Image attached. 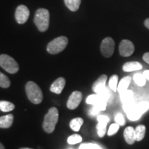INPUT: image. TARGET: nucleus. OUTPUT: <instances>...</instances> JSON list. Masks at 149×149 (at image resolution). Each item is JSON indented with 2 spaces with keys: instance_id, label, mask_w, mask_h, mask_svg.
<instances>
[{
  "instance_id": "obj_17",
  "label": "nucleus",
  "mask_w": 149,
  "mask_h": 149,
  "mask_svg": "<svg viewBox=\"0 0 149 149\" xmlns=\"http://www.w3.org/2000/svg\"><path fill=\"white\" fill-rule=\"evenodd\" d=\"M64 3L66 6L70 11L76 12L81 4V0H64Z\"/></svg>"
},
{
  "instance_id": "obj_29",
  "label": "nucleus",
  "mask_w": 149,
  "mask_h": 149,
  "mask_svg": "<svg viewBox=\"0 0 149 149\" xmlns=\"http://www.w3.org/2000/svg\"><path fill=\"white\" fill-rule=\"evenodd\" d=\"M110 89L111 88H108L107 87H105L103 90H102L101 92L99 93V95H100L101 97L105 99L106 100H107L108 102H109L110 99L112 97V93L111 92V91H110Z\"/></svg>"
},
{
  "instance_id": "obj_12",
  "label": "nucleus",
  "mask_w": 149,
  "mask_h": 149,
  "mask_svg": "<svg viewBox=\"0 0 149 149\" xmlns=\"http://www.w3.org/2000/svg\"><path fill=\"white\" fill-rule=\"evenodd\" d=\"M107 76L106 74H102L93 83V90L97 94H99L106 87V83L107 81Z\"/></svg>"
},
{
  "instance_id": "obj_27",
  "label": "nucleus",
  "mask_w": 149,
  "mask_h": 149,
  "mask_svg": "<svg viewBox=\"0 0 149 149\" xmlns=\"http://www.w3.org/2000/svg\"><path fill=\"white\" fill-rule=\"evenodd\" d=\"M133 79L135 81V82L139 86H143L146 84V79L145 78L143 74H136L134 75Z\"/></svg>"
},
{
  "instance_id": "obj_21",
  "label": "nucleus",
  "mask_w": 149,
  "mask_h": 149,
  "mask_svg": "<svg viewBox=\"0 0 149 149\" xmlns=\"http://www.w3.org/2000/svg\"><path fill=\"white\" fill-rule=\"evenodd\" d=\"M120 100L123 104L134 100V95L132 91L127 90L120 94Z\"/></svg>"
},
{
  "instance_id": "obj_16",
  "label": "nucleus",
  "mask_w": 149,
  "mask_h": 149,
  "mask_svg": "<svg viewBox=\"0 0 149 149\" xmlns=\"http://www.w3.org/2000/svg\"><path fill=\"white\" fill-rule=\"evenodd\" d=\"M131 81V77L130 76H126V77H123L120 81L119 82L118 86H117V91L120 94H122L124 91H127L129 84Z\"/></svg>"
},
{
  "instance_id": "obj_1",
  "label": "nucleus",
  "mask_w": 149,
  "mask_h": 149,
  "mask_svg": "<svg viewBox=\"0 0 149 149\" xmlns=\"http://www.w3.org/2000/svg\"><path fill=\"white\" fill-rule=\"evenodd\" d=\"M59 120V111L56 107H52L48 110L44 116L42 127L47 133H52L55 130L56 124Z\"/></svg>"
},
{
  "instance_id": "obj_30",
  "label": "nucleus",
  "mask_w": 149,
  "mask_h": 149,
  "mask_svg": "<svg viewBox=\"0 0 149 149\" xmlns=\"http://www.w3.org/2000/svg\"><path fill=\"white\" fill-rule=\"evenodd\" d=\"M107 104H108L107 100H106L105 99L102 98L100 97V100H99L97 103L93 106H96L97 108V109L100 110V111H105L106 109H107Z\"/></svg>"
},
{
  "instance_id": "obj_13",
  "label": "nucleus",
  "mask_w": 149,
  "mask_h": 149,
  "mask_svg": "<svg viewBox=\"0 0 149 149\" xmlns=\"http://www.w3.org/2000/svg\"><path fill=\"white\" fill-rule=\"evenodd\" d=\"M124 137L128 144H133L136 141L135 128L132 126L126 127L124 131Z\"/></svg>"
},
{
  "instance_id": "obj_5",
  "label": "nucleus",
  "mask_w": 149,
  "mask_h": 149,
  "mask_svg": "<svg viewBox=\"0 0 149 149\" xmlns=\"http://www.w3.org/2000/svg\"><path fill=\"white\" fill-rule=\"evenodd\" d=\"M0 66L8 73L15 74L19 70L18 63L12 57L6 54L0 55Z\"/></svg>"
},
{
  "instance_id": "obj_39",
  "label": "nucleus",
  "mask_w": 149,
  "mask_h": 149,
  "mask_svg": "<svg viewBox=\"0 0 149 149\" xmlns=\"http://www.w3.org/2000/svg\"><path fill=\"white\" fill-rule=\"evenodd\" d=\"M0 149H6L4 146H3V145L1 144H1H0Z\"/></svg>"
},
{
  "instance_id": "obj_18",
  "label": "nucleus",
  "mask_w": 149,
  "mask_h": 149,
  "mask_svg": "<svg viewBox=\"0 0 149 149\" xmlns=\"http://www.w3.org/2000/svg\"><path fill=\"white\" fill-rule=\"evenodd\" d=\"M84 123V120L81 117H76V118L72 119L70 122V127L73 131L77 132L79 131L82 126Z\"/></svg>"
},
{
  "instance_id": "obj_10",
  "label": "nucleus",
  "mask_w": 149,
  "mask_h": 149,
  "mask_svg": "<svg viewBox=\"0 0 149 149\" xmlns=\"http://www.w3.org/2000/svg\"><path fill=\"white\" fill-rule=\"evenodd\" d=\"M98 124L97 125V135L100 137H103L107 133V126L109 118L106 115H100L97 117Z\"/></svg>"
},
{
  "instance_id": "obj_9",
  "label": "nucleus",
  "mask_w": 149,
  "mask_h": 149,
  "mask_svg": "<svg viewBox=\"0 0 149 149\" xmlns=\"http://www.w3.org/2000/svg\"><path fill=\"white\" fill-rule=\"evenodd\" d=\"M82 100V93L79 91H74L70 95L68 101H67V107L70 110L77 109Z\"/></svg>"
},
{
  "instance_id": "obj_40",
  "label": "nucleus",
  "mask_w": 149,
  "mask_h": 149,
  "mask_svg": "<svg viewBox=\"0 0 149 149\" xmlns=\"http://www.w3.org/2000/svg\"><path fill=\"white\" fill-rule=\"evenodd\" d=\"M19 149H33V148H25V147H24V148H19Z\"/></svg>"
},
{
  "instance_id": "obj_38",
  "label": "nucleus",
  "mask_w": 149,
  "mask_h": 149,
  "mask_svg": "<svg viewBox=\"0 0 149 149\" xmlns=\"http://www.w3.org/2000/svg\"><path fill=\"white\" fill-rule=\"evenodd\" d=\"M144 26L147 28V29H149V18L146 19L144 21Z\"/></svg>"
},
{
  "instance_id": "obj_31",
  "label": "nucleus",
  "mask_w": 149,
  "mask_h": 149,
  "mask_svg": "<svg viewBox=\"0 0 149 149\" xmlns=\"http://www.w3.org/2000/svg\"><path fill=\"white\" fill-rule=\"evenodd\" d=\"M120 125L117 123H115V124H112L109 128V130H108V135L109 136H112L114 135L117 133L119 129H120Z\"/></svg>"
},
{
  "instance_id": "obj_26",
  "label": "nucleus",
  "mask_w": 149,
  "mask_h": 149,
  "mask_svg": "<svg viewBox=\"0 0 149 149\" xmlns=\"http://www.w3.org/2000/svg\"><path fill=\"white\" fill-rule=\"evenodd\" d=\"M136 109L141 115H143L145 112H146L149 109V102H142L136 105Z\"/></svg>"
},
{
  "instance_id": "obj_25",
  "label": "nucleus",
  "mask_w": 149,
  "mask_h": 149,
  "mask_svg": "<svg viewBox=\"0 0 149 149\" xmlns=\"http://www.w3.org/2000/svg\"><path fill=\"white\" fill-rule=\"evenodd\" d=\"M81 141H82V137L78 134H73V135L69 136L67 139V142L70 145L78 144V143L81 142Z\"/></svg>"
},
{
  "instance_id": "obj_3",
  "label": "nucleus",
  "mask_w": 149,
  "mask_h": 149,
  "mask_svg": "<svg viewBox=\"0 0 149 149\" xmlns=\"http://www.w3.org/2000/svg\"><path fill=\"white\" fill-rule=\"evenodd\" d=\"M25 89L29 101H31L33 104H39L42 102V91L36 83L33 81H29L26 84Z\"/></svg>"
},
{
  "instance_id": "obj_2",
  "label": "nucleus",
  "mask_w": 149,
  "mask_h": 149,
  "mask_svg": "<svg viewBox=\"0 0 149 149\" xmlns=\"http://www.w3.org/2000/svg\"><path fill=\"white\" fill-rule=\"evenodd\" d=\"M50 13L45 8L37 9L34 17V23L40 32H45L49 27Z\"/></svg>"
},
{
  "instance_id": "obj_14",
  "label": "nucleus",
  "mask_w": 149,
  "mask_h": 149,
  "mask_svg": "<svg viewBox=\"0 0 149 149\" xmlns=\"http://www.w3.org/2000/svg\"><path fill=\"white\" fill-rule=\"evenodd\" d=\"M142 68V65L138 61H128L123 65L122 69L124 72H133Z\"/></svg>"
},
{
  "instance_id": "obj_19",
  "label": "nucleus",
  "mask_w": 149,
  "mask_h": 149,
  "mask_svg": "<svg viewBox=\"0 0 149 149\" xmlns=\"http://www.w3.org/2000/svg\"><path fill=\"white\" fill-rule=\"evenodd\" d=\"M136 141H140L144 138L146 134V126L144 125H138L135 128Z\"/></svg>"
},
{
  "instance_id": "obj_34",
  "label": "nucleus",
  "mask_w": 149,
  "mask_h": 149,
  "mask_svg": "<svg viewBox=\"0 0 149 149\" xmlns=\"http://www.w3.org/2000/svg\"><path fill=\"white\" fill-rule=\"evenodd\" d=\"M115 123L118 124L120 126H124L126 124L125 119H124V115L121 113H118L116 115V116L115 117Z\"/></svg>"
},
{
  "instance_id": "obj_33",
  "label": "nucleus",
  "mask_w": 149,
  "mask_h": 149,
  "mask_svg": "<svg viewBox=\"0 0 149 149\" xmlns=\"http://www.w3.org/2000/svg\"><path fill=\"white\" fill-rule=\"evenodd\" d=\"M136 104L135 103V100H132V101L126 102V103L123 104V109L126 113L129 112L130 110H132L135 107Z\"/></svg>"
},
{
  "instance_id": "obj_23",
  "label": "nucleus",
  "mask_w": 149,
  "mask_h": 149,
  "mask_svg": "<svg viewBox=\"0 0 149 149\" xmlns=\"http://www.w3.org/2000/svg\"><path fill=\"white\" fill-rule=\"evenodd\" d=\"M136 107V106H135ZM126 115H127V117L128 120L131 121H137L138 120L139 118H140L141 116L142 115L140 114L138 111H137L136 108L135 107L134 109L130 110L129 112L126 113Z\"/></svg>"
},
{
  "instance_id": "obj_6",
  "label": "nucleus",
  "mask_w": 149,
  "mask_h": 149,
  "mask_svg": "<svg viewBox=\"0 0 149 149\" xmlns=\"http://www.w3.org/2000/svg\"><path fill=\"white\" fill-rule=\"evenodd\" d=\"M100 51L104 57L107 58L111 57L115 51V42L113 39L109 37L104 39L100 46Z\"/></svg>"
},
{
  "instance_id": "obj_35",
  "label": "nucleus",
  "mask_w": 149,
  "mask_h": 149,
  "mask_svg": "<svg viewBox=\"0 0 149 149\" xmlns=\"http://www.w3.org/2000/svg\"><path fill=\"white\" fill-rule=\"evenodd\" d=\"M100 112V111L97 109V108L96 106H93V109L91 110V114L93 115V116H95V115H97Z\"/></svg>"
},
{
  "instance_id": "obj_8",
  "label": "nucleus",
  "mask_w": 149,
  "mask_h": 149,
  "mask_svg": "<svg viewBox=\"0 0 149 149\" xmlns=\"http://www.w3.org/2000/svg\"><path fill=\"white\" fill-rule=\"evenodd\" d=\"M135 51L133 43L128 40H123L119 46V52L122 57H129Z\"/></svg>"
},
{
  "instance_id": "obj_11",
  "label": "nucleus",
  "mask_w": 149,
  "mask_h": 149,
  "mask_svg": "<svg viewBox=\"0 0 149 149\" xmlns=\"http://www.w3.org/2000/svg\"><path fill=\"white\" fill-rule=\"evenodd\" d=\"M65 84H66V80L64 77L57 78L51 84V87H50V91L52 93H55V94H61L62 91L64 90Z\"/></svg>"
},
{
  "instance_id": "obj_7",
  "label": "nucleus",
  "mask_w": 149,
  "mask_h": 149,
  "mask_svg": "<svg viewBox=\"0 0 149 149\" xmlns=\"http://www.w3.org/2000/svg\"><path fill=\"white\" fill-rule=\"evenodd\" d=\"M29 15L30 11L26 6L19 5L16 8L15 17L16 21L19 24H25L29 19Z\"/></svg>"
},
{
  "instance_id": "obj_32",
  "label": "nucleus",
  "mask_w": 149,
  "mask_h": 149,
  "mask_svg": "<svg viewBox=\"0 0 149 149\" xmlns=\"http://www.w3.org/2000/svg\"><path fill=\"white\" fill-rule=\"evenodd\" d=\"M79 149H102L99 145L93 143H85L80 145Z\"/></svg>"
},
{
  "instance_id": "obj_28",
  "label": "nucleus",
  "mask_w": 149,
  "mask_h": 149,
  "mask_svg": "<svg viewBox=\"0 0 149 149\" xmlns=\"http://www.w3.org/2000/svg\"><path fill=\"white\" fill-rule=\"evenodd\" d=\"M100 99V96L98 94H95V95H90L88 96V97L86 100V104H91V105H95L97 103L99 100Z\"/></svg>"
},
{
  "instance_id": "obj_37",
  "label": "nucleus",
  "mask_w": 149,
  "mask_h": 149,
  "mask_svg": "<svg viewBox=\"0 0 149 149\" xmlns=\"http://www.w3.org/2000/svg\"><path fill=\"white\" fill-rule=\"evenodd\" d=\"M143 74H144V76L146 79L149 80V70H145V71H144V72H143Z\"/></svg>"
},
{
  "instance_id": "obj_22",
  "label": "nucleus",
  "mask_w": 149,
  "mask_h": 149,
  "mask_svg": "<svg viewBox=\"0 0 149 149\" xmlns=\"http://www.w3.org/2000/svg\"><path fill=\"white\" fill-rule=\"evenodd\" d=\"M118 75L113 74L110 77L109 81V87L111 89L113 92L117 91V86H118Z\"/></svg>"
},
{
  "instance_id": "obj_4",
  "label": "nucleus",
  "mask_w": 149,
  "mask_h": 149,
  "mask_svg": "<svg viewBox=\"0 0 149 149\" xmlns=\"http://www.w3.org/2000/svg\"><path fill=\"white\" fill-rule=\"evenodd\" d=\"M68 43V40L66 37H58L48 43L46 50L48 53L51 55H56L64 51Z\"/></svg>"
},
{
  "instance_id": "obj_15",
  "label": "nucleus",
  "mask_w": 149,
  "mask_h": 149,
  "mask_svg": "<svg viewBox=\"0 0 149 149\" xmlns=\"http://www.w3.org/2000/svg\"><path fill=\"white\" fill-rule=\"evenodd\" d=\"M14 120V116L13 114H8L0 117V128H8L12 126Z\"/></svg>"
},
{
  "instance_id": "obj_20",
  "label": "nucleus",
  "mask_w": 149,
  "mask_h": 149,
  "mask_svg": "<svg viewBox=\"0 0 149 149\" xmlns=\"http://www.w3.org/2000/svg\"><path fill=\"white\" fill-rule=\"evenodd\" d=\"M15 108L14 104L11 103L10 102L7 101H1L0 102V110L1 112H10L13 111Z\"/></svg>"
},
{
  "instance_id": "obj_36",
  "label": "nucleus",
  "mask_w": 149,
  "mask_h": 149,
  "mask_svg": "<svg viewBox=\"0 0 149 149\" xmlns=\"http://www.w3.org/2000/svg\"><path fill=\"white\" fill-rule=\"evenodd\" d=\"M143 60H144L145 62H146L147 64H149V52H147V53H144V55L142 57Z\"/></svg>"
},
{
  "instance_id": "obj_24",
  "label": "nucleus",
  "mask_w": 149,
  "mask_h": 149,
  "mask_svg": "<svg viewBox=\"0 0 149 149\" xmlns=\"http://www.w3.org/2000/svg\"><path fill=\"white\" fill-rule=\"evenodd\" d=\"M10 86V81L5 74L0 73V86L3 88H8Z\"/></svg>"
}]
</instances>
